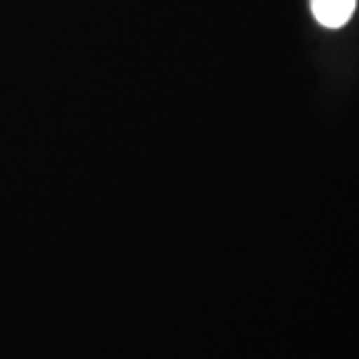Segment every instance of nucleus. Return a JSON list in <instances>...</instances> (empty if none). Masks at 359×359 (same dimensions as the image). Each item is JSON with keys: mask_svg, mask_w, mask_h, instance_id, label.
Instances as JSON below:
<instances>
[{"mask_svg": "<svg viewBox=\"0 0 359 359\" xmlns=\"http://www.w3.org/2000/svg\"><path fill=\"white\" fill-rule=\"evenodd\" d=\"M358 0H311V13L320 25L339 28L355 13Z\"/></svg>", "mask_w": 359, "mask_h": 359, "instance_id": "obj_1", "label": "nucleus"}]
</instances>
